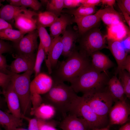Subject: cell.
I'll return each instance as SVG.
<instances>
[{
	"label": "cell",
	"instance_id": "1",
	"mask_svg": "<svg viewBox=\"0 0 130 130\" xmlns=\"http://www.w3.org/2000/svg\"><path fill=\"white\" fill-rule=\"evenodd\" d=\"M52 86L45 96L47 104L53 106L64 118L69 112L71 104L78 96L71 86L54 78Z\"/></svg>",
	"mask_w": 130,
	"mask_h": 130
},
{
	"label": "cell",
	"instance_id": "2",
	"mask_svg": "<svg viewBox=\"0 0 130 130\" xmlns=\"http://www.w3.org/2000/svg\"><path fill=\"white\" fill-rule=\"evenodd\" d=\"M109 80L106 72H100L93 68L91 64L70 83L76 93L83 94L104 89Z\"/></svg>",
	"mask_w": 130,
	"mask_h": 130
},
{
	"label": "cell",
	"instance_id": "3",
	"mask_svg": "<svg viewBox=\"0 0 130 130\" xmlns=\"http://www.w3.org/2000/svg\"><path fill=\"white\" fill-rule=\"evenodd\" d=\"M62 61L56 71L54 78L70 82L90 64L88 58L76 49Z\"/></svg>",
	"mask_w": 130,
	"mask_h": 130
},
{
	"label": "cell",
	"instance_id": "4",
	"mask_svg": "<svg viewBox=\"0 0 130 130\" xmlns=\"http://www.w3.org/2000/svg\"><path fill=\"white\" fill-rule=\"evenodd\" d=\"M33 70H29L22 74L11 72L10 82L20 101L22 114L25 116L31 106L30 87V78Z\"/></svg>",
	"mask_w": 130,
	"mask_h": 130
},
{
	"label": "cell",
	"instance_id": "5",
	"mask_svg": "<svg viewBox=\"0 0 130 130\" xmlns=\"http://www.w3.org/2000/svg\"><path fill=\"white\" fill-rule=\"evenodd\" d=\"M82 97L97 115L107 121L114 102L107 90L87 92Z\"/></svg>",
	"mask_w": 130,
	"mask_h": 130
},
{
	"label": "cell",
	"instance_id": "6",
	"mask_svg": "<svg viewBox=\"0 0 130 130\" xmlns=\"http://www.w3.org/2000/svg\"><path fill=\"white\" fill-rule=\"evenodd\" d=\"M68 113L84 119L88 123L91 130L106 126L107 121L97 115L82 97L78 96L74 99Z\"/></svg>",
	"mask_w": 130,
	"mask_h": 130
},
{
	"label": "cell",
	"instance_id": "7",
	"mask_svg": "<svg viewBox=\"0 0 130 130\" xmlns=\"http://www.w3.org/2000/svg\"><path fill=\"white\" fill-rule=\"evenodd\" d=\"M81 35L79 52L87 58L94 52L107 47L106 45V35L96 27Z\"/></svg>",
	"mask_w": 130,
	"mask_h": 130
},
{
	"label": "cell",
	"instance_id": "8",
	"mask_svg": "<svg viewBox=\"0 0 130 130\" xmlns=\"http://www.w3.org/2000/svg\"><path fill=\"white\" fill-rule=\"evenodd\" d=\"M109 113L110 124H123L129 120L130 108L126 99L117 101Z\"/></svg>",
	"mask_w": 130,
	"mask_h": 130
},
{
	"label": "cell",
	"instance_id": "9",
	"mask_svg": "<svg viewBox=\"0 0 130 130\" xmlns=\"http://www.w3.org/2000/svg\"><path fill=\"white\" fill-rule=\"evenodd\" d=\"M36 55L34 53L25 54L18 53L15 59L9 66L11 72L18 74L33 69Z\"/></svg>",
	"mask_w": 130,
	"mask_h": 130
},
{
	"label": "cell",
	"instance_id": "10",
	"mask_svg": "<svg viewBox=\"0 0 130 130\" xmlns=\"http://www.w3.org/2000/svg\"><path fill=\"white\" fill-rule=\"evenodd\" d=\"M37 15V13L30 10L19 14L14 19L15 26L25 34L37 29V20L33 17Z\"/></svg>",
	"mask_w": 130,
	"mask_h": 130
},
{
	"label": "cell",
	"instance_id": "11",
	"mask_svg": "<svg viewBox=\"0 0 130 130\" xmlns=\"http://www.w3.org/2000/svg\"><path fill=\"white\" fill-rule=\"evenodd\" d=\"M38 35L37 29L30 32L15 43L18 53L25 54L34 53L38 47L37 39Z\"/></svg>",
	"mask_w": 130,
	"mask_h": 130
},
{
	"label": "cell",
	"instance_id": "12",
	"mask_svg": "<svg viewBox=\"0 0 130 130\" xmlns=\"http://www.w3.org/2000/svg\"><path fill=\"white\" fill-rule=\"evenodd\" d=\"M53 79L51 76L43 73H40L31 82V95L34 93L45 94L51 88Z\"/></svg>",
	"mask_w": 130,
	"mask_h": 130
},
{
	"label": "cell",
	"instance_id": "13",
	"mask_svg": "<svg viewBox=\"0 0 130 130\" xmlns=\"http://www.w3.org/2000/svg\"><path fill=\"white\" fill-rule=\"evenodd\" d=\"M9 110L11 114L18 118H23L19 97L10 82L6 88L3 90Z\"/></svg>",
	"mask_w": 130,
	"mask_h": 130
},
{
	"label": "cell",
	"instance_id": "14",
	"mask_svg": "<svg viewBox=\"0 0 130 130\" xmlns=\"http://www.w3.org/2000/svg\"><path fill=\"white\" fill-rule=\"evenodd\" d=\"M63 50L61 36L53 38L49 49L47 59L45 62L49 74L52 73V69L57 65L59 58L62 55Z\"/></svg>",
	"mask_w": 130,
	"mask_h": 130
},
{
	"label": "cell",
	"instance_id": "15",
	"mask_svg": "<svg viewBox=\"0 0 130 130\" xmlns=\"http://www.w3.org/2000/svg\"><path fill=\"white\" fill-rule=\"evenodd\" d=\"M108 44L107 48L110 51L117 63L116 73L118 74L119 76L124 70L123 65L127 53L120 41L108 40Z\"/></svg>",
	"mask_w": 130,
	"mask_h": 130
},
{
	"label": "cell",
	"instance_id": "16",
	"mask_svg": "<svg viewBox=\"0 0 130 130\" xmlns=\"http://www.w3.org/2000/svg\"><path fill=\"white\" fill-rule=\"evenodd\" d=\"M59 127L62 130H91L84 119L70 114L64 118Z\"/></svg>",
	"mask_w": 130,
	"mask_h": 130
},
{
	"label": "cell",
	"instance_id": "17",
	"mask_svg": "<svg viewBox=\"0 0 130 130\" xmlns=\"http://www.w3.org/2000/svg\"><path fill=\"white\" fill-rule=\"evenodd\" d=\"M74 16L73 22L77 24L79 34L81 35L96 27L101 20L96 13L86 16Z\"/></svg>",
	"mask_w": 130,
	"mask_h": 130
},
{
	"label": "cell",
	"instance_id": "18",
	"mask_svg": "<svg viewBox=\"0 0 130 130\" xmlns=\"http://www.w3.org/2000/svg\"><path fill=\"white\" fill-rule=\"evenodd\" d=\"M73 22V18L70 14H61L49 27L50 36L53 38L60 36L65 31L67 27Z\"/></svg>",
	"mask_w": 130,
	"mask_h": 130
},
{
	"label": "cell",
	"instance_id": "19",
	"mask_svg": "<svg viewBox=\"0 0 130 130\" xmlns=\"http://www.w3.org/2000/svg\"><path fill=\"white\" fill-rule=\"evenodd\" d=\"M61 37L63 50L62 55L67 57L76 49L75 43L78 34L71 28L66 29Z\"/></svg>",
	"mask_w": 130,
	"mask_h": 130
},
{
	"label": "cell",
	"instance_id": "20",
	"mask_svg": "<svg viewBox=\"0 0 130 130\" xmlns=\"http://www.w3.org/2000/svg\"><path fill=\"white\" fill-rule=\"evenodd\" d=\"M92 66L100 72H106L108 69L112 67L114 64L106 55L99 51L93 53L91 55Z\"/></svg>",
	"mask_w": 130,
	"mask_h": 130
},
{
	"label": "cell",
	"instance_id": "21",
	"mask_svg": "<svg viewBox=\"0 0 130 130\" xmlns=\"http://www.w3.org/2000/svg\"><path fill=\"white\" fill-rule=\"evenodd\" d=\"M106 38L108 40L121 41L130 33L124 22H120L107 26Z\"/></svg>",
	"mask_w": 130,
	"mask_h": 130
},
{
	"label": "cell",
	"instance_id": "22",
	"mask_svg": "<svg viewBox=\"0 0 130 130\" xmlns=\"http://www.w3.org/2000/svg\"><path fill=\"white\" fill-rule=\"evenodd\" d=\"M96 13L107 26L120 22H123L122 16L115 10L113 7L100 9Z\"/></svg>",
	"mask_w": 130,
	"mask_h": 130
},
{
	"label": "cell",
	"instance_id": "23",
	"mask_svg": "<svg viewBox=\"0 0 130 130\" xmlns=\"http://www.w3.org/2000/svg\"><path fill=\"white\" fill-rule=\"evenodd\" d=\"M107 90L115 102L126 99L124 89L119 79L116 75L110 79L107 84Z\"/></svg>",
	"mask_w": 130,
	"mask_h": 130
},
{
	"label": "cell",
	"instance_id": "24",
	"mask_svg": "<svg viewBox=\"0 0 130 130\" xmlns=\"http://www.w3.org/2000/svg\"><path fill=\"white\" fill-rule=\"evenodd\" d=\"M23 124L21 118L2 111L0 108V125L5 130H15Z\"/></svg>",
	"mask_w": 130,
	"mask_h": 130
},
{
	"label": "cell",
	"instance_id": "25",
	"mask_svg": "<svg viewBox=\"0 0 130 130\" xmlns=\"http://www.w3.org/2000/svg\"><path fill=\"white\" fill-rule=\"evenodd\" d=\"M30 11L23 6L15 7L9 4L2 5L0 8V18L8 22L14 19L19 14Z\"/></svg>",
	"mask_w": 130,
	"mask_h": 130
},
{
	"label": "cell",
	"instance_id": "26",
	"mask_svg": "<svg viewBox=\"0 0 130 130\" xmlns=\"http://www.w3.org/2000/svg\"><path fill=\"white\" fill-rule=\"evenodd\" d=\"M56 111L54 108L51 105L42 103L34 110L32 115H34L38 119L45 120L53 117Z\"/></svg>",
	"mask_w": 130,
	"mask_h": 130
},
{
	"label": "cell",
	"instance_id": "27",
	"mask_svg": "<svg viewBox=\"0 0 130 130\" xmlns=\"http://www.w3.org/2000/svg\"><path fill=\"white\" fill-rule=\"evenodd\" d=\"M40 42L43 47L46 53L45 62L46 60L48 55L49 49L52 39L51 38L45 28L37 23V28Z\"/></svg>",
	"mask_w": 130,
	"mask_h": 130
},
{
	"label": "cell",
	"instance_id": "28",
	"mask_svg": "<svg viewBox=\"0 0 130 130\" xmlns=\"http://www.w3.org/2000/svg\"><path fill=\"white\" fill-rule=\"evenodd\" d=\"M25 34L19 30L7 28L0 30V39L10 40L16 43Z\"/></svg>",
	"mask_w": 130,
	"mask_h": 130
},
{
	"label": "cell",
	"instance_id": "29",
	"mask_svg": "<svg viewBox=\"0 0 130 130\" xmlns=\"http://www.w3.org/2000/svg\"><path fill=\"white\" fill-rule=\"evenodd\" d=\"M37 16V23L45 28L50 27L58 17L47 11L40 12Z\"/></svg>",
	"mask_w": 130,
	"mask_h": 130
},
{
	"label": "cell",
	"instance_id": "30",
	"mask_svg": "<svg viewBox=\"0 0 130 130\" xmlns=\"http://www.w3.org/2000/svg\"><path fill=\"white\" fill-rule=\"evenodd\" d=\"M95 12V6L81 5L76 9L63 10L62 12L74 16H84L93 14Z\"/></svg>",
	"mask_w": 130,
	"mask_h": 130
},
{
	"label": "cell",
	"instance_id": "31",
	"mask_svg": "<svg viewBox=\"0 0 130 130\" xmlns=\"http://www.w3.org/2000/svg\"><path fill=\"white\" fill-rule=\"evenodd\" d=\"M64 0H48L46 4V11L50 12L58 16L64 8Z\"/></svg>",
	"mask_w": 130,
	"mask_h": 130
},
{
	"label": "cell",
	"instance_id": "32",
	"mask_svg": "<svg viewBox=\"0 0 130 130\" xmlns=\"http://www.w3.org/2000/svg\"><path fill=\"white\" fill-rule=\"evenodd\" d=\"M46 57L44 49L40 42L38 47V50L35 59L33 68L35 77L40 73L42 64Z\"/></svg>",
	"mask_w": 130,
	"mask_h": 130
},
{
	"label": "cell",
	"instance_id": "33",
	"mask_svg": "<svg viewBox=\"0 0 130 130\" xmlns=\"http://www.w3.org/2000/svg\"><path fill=\"white\" fill-rule=\"evenodd\" d=\"M119 79L124 89V94L129 99L130 98V73L124 70L119 76Z\"/></svg>",
	"mask_w": 130,
	"mask_h": 130
},
{
	"label": "cell",
	"instance_id": "34",
	"mask_svg": "<svg viewBox=\"0 0 130 130\" xmlns=\"http://www.w3.org/2000/svg\"><path fill=\"white\" fill-rule=\"evenodd\" d=\"M21 6L30 7L35 11L39 10L42 5L37 0H21Z\"/></svg>",
	"mask_w": 130,
	"mask_h": 130
},
{
	"label": "cell",
	"instance_id": "35",
	"mask_svg": "<svg viewBox=\"0 0 130 130\" xmlns=\"http://www.w3.org/2000/svg\"><path fill=\"white\" fill-rule=\"evenodd\" d=\"M31 100L32 105L30 113L32 114L34 110L42 104V98L40 95L34 93L31 95Z\"/></svg>",
	"mask_w": 130,
	"mask_h": 130
},
{
	"label": "cell",
	"instance_id": "36",
	"mask_svg": "<svg viewBox=\"0 0 130 130\" xmlns=\"http://www.w3.org/2000/svg\"><path fill=\"white\" fill-rule=\"evenodd\" d=\"M11 74H6L0 71V87L5 90L10 82Z\"/></svg>",
	"mask_w": 130,
	"mask_h": 130
},
{
	"label": "cell",
	"instance_id": "37",
	"mask_svg": "<svg viewBox=\"0 0 130 130\" xmlns=\"http://www.w3.org/2000/svg\"><path fill=\"white\" fill-rule=\"evenodd\" d=\"M5 57L0 53V71L6 74H10L11 72L9 69Z\"/></svg>",
	"mask_w": 130,
	"mask_h": 130
},
{
	"label": "cell",
	"instance_id": "38",
	"mask_svg": "<svg viewBox=\"0 0 130 130\" xmlns=\"http://www.w3.org/2000/svg\"><path fill=\"white\" fill-rule=\"evenodd\" d=\"M82 0H64V8L73 9L81 5Z\"/></svg>",
	"mask_w": 130,
	"mask_h": 130
},
{
	"label": "cell",
	"instance_id": "39",
	"mask_svg": "<svg viewBox=\"0 0 130 130\" xmlns=\"http://www.w3.org/2000/svg\"><path fill=\"white\" fill-rule=\"evenodd\" d=\"M38 119L39 130H58L52 124L48 123L45 120Z\"/></svg>",
	"mask_w": 130,
	"mask_h": 130
},
{
	"label": "cell",
	"instance_id": "40",
	"mask_svg": "<svg viewBox=\"0 0 130 130\" xmlns=\"http://www.w3.org/2000/svg\"><path fill=\"white\" fill-rule=\"evenodd\" d=\"M23 118L27 119L28 121V130H39L38 118L29 119L25 116Z\"/></svg>",
	"mask_w": 130,
	"mask_h": 130
},
{
	"label": "cell",
	"instance_id": "41",
	"mask_svg": "<svg viewBox=\"0 0 130 130\" xmlns=\"http://www.w3.org/2000/svg\"><path fill=\"white\" fill-rule=\"evenodd\" d=\"M117 1L118 6L122 7L130 15V0H120Z\"/></svg>",
	"mask_w": 130,
	"mask_h": 130
},
{
	"label": "cell",
	"instance_id": "42",
	"mask_svg": "<svg viewBox=\"0 0 130 130\" xmlns=\"http://www.w3.org/2000/svg\"><path fill=\"white\" fill-rule=\"evenodd\" d=\"M10 45L2 40L0 39V53L2 54L9 52L11 50Z\"/></svg>",
	"mask_w": 130,
	"mask_h": 130
},
{
	"label": "cell",
	"instance_id": "43",
	"mask_svg": "<svg viewBox=\"0 0 130 130\" xmlns=\"http://www.w3.org/2000/svg\"><path fill=\"white\" fill-rule=\"evenodd\" d=\"M126 52L128 53L130 50V33L122 40L120 41Z\"/></svg>",
	"mask_w": 130,
	"mask_h": 130
},
{
	"label": "cell",
	"instance_id": "44",
	"mask_svg": "<svg viewBox=\"0 0 130 130\" xmlns=\"http://www.w3.org/2000/svg\"><path fill=\"white\" fill-rule=\"evenodd\" d=\"M101 2V0H82L81 5L89 6H95Z\"/></svg>",
	"mask_w": 130,
	"mask_h": 130
},
{
	"label": "cell",
	"instance_id": "45",
	"mask_svg": "<svg viewBox=\"0 0 130 130\" xmlns=\"http://www.w3.org/2000/svg\"><path fill=\"white\" fill-rule=\"evenodd\" d=\"M123 69L130 73V56L127 55L124 61Z\"/></svg>",
	"mask_w": 130,
	"mask_h": 130
},
{
	"label": "cell",
	"instance_id": "46",
	"mask_svg": "<svg viewBox=\"0 0 130 130\" xmlns=\"http://www.w3.org/2000/svg\"><path fill=\"white\" fill-rule=\"evenodd\" d=\"M7 28H13L10 23L0 18V30Z\"/></svg>",
	"mask_w": 130,
	"mask_h": 130
},
{
	"label": "cell",
	"instance_id": "47",
	"mask_svg": "<svg viewBox=\"0 0 130 130\" xmlns=\"http://www.w3.org/2000/svg\"><path fill=\"white\" fill-rule=\"evenodd\" d=\"M12 6L17 7L21 6V0H6Z\"/></svg>",
	"mask_w": 130,
	"mask_h": 130
},
{
	"label": "cell",
	"instance_id": "48",
	"mask_svg": "<svg viewBox=\"0 0 130 130\" xmlns=\"http://www.w3.org/2000/svg\"><path fill=\"white\" fill-rule=\"evenodd\" d=\"M116 0H101V2L103 5H107L108 7H113Z\"/></svg>",
	"mask_w": 130,
	"mask_h": 130
},
{
	"label": "cell",
	"instance_id": "49",
	"mask_svg": "<svg viewBox=\"0 0 130 130\" xmlns=\"http://www.w3.org/2000/svg\"><path fill=\"white\" fill-rule=\"evenodd\" d=\"M118 130H130V122L127 123L121 126Z\"/></svg>",
	"mask_w": 130,
	"mask_h": 130
},
{
	"label": "cell",
	"instance_id": "50",
	"mask_svg": "<svg viewBox=\"0 0 130 130\" xmlns=\"http://www.w3.org/2000/svg\"><path fill=\"white\" fill-rule=\"evenodd\" d=\"M109 126L107 125V126L102 128H97L94 129L92 130H109Z\"/></svg>",
	"mask_w": 130,
	"mask_h": 130
},
{
	"label": "cell",
	"instance_id": "51",
	"mask_svg": "<svg viewBox=\"0 0 130 130\" xmlns=\"http://www.w3.org/2000/svg\"><path fill=\"white\" fill-rule=\"evenodd\" d=\"M15 130H28L23 128L18 127L16 128Z\"/></svg>",
	"mask_w": 130,
	"mask_h": 130
},
{
	"label": "cell",
	"instance_id": "52",
	"mask_svg": "<svg viewBox=\"0 0 130 130\" xmlns=\"http://www.w3.org/2000/svg\"><path fill=\"white\" fill-rule=\"evenodd\" d=\"M2 105V101L0 95V108H1Z\"/></svg>",
	"mask_w": 130,
	"mask_h": 130
},
{
	"label": "cell",
	"instance_id": "53",
	"mask_svg": "<svg viewBox=\"0 0 130 130\" xmlns=\"http://www.w3.org/2000/svg\"><path fill=\"white\" fill-rule=\"evenodd\" d=\"M4 1V0H0V8L1 6V2Z\"/></svg>",
	"mask_w": 130,
	"mask_h": 130
},
{
	"label": "cell",
	"instance_id": "54",
	"mask_svg": "<svg viewBox=\"0 0 130 130\" xmlns=\"http://www.w3.org/2000/svg\"><path fill=\"white\" fill-rule=\"evenodd\" d=\"M2 94V91H1L0 88V95L1 94Z\"/></svg>",
	"mask_w": 130,
	"mask_h": 130
},
{
	"label": "cell",
	"instance_id": "55",
	"mask_svg": "<svg viewBox=\"0 0 130 130\" xmlns=\"http://www.w3.org/2000/svg\"><path fill=\"white\" fill-rule=\"evenodd\" d=\"M0 130H2L1 129L0 127Z\"/></svg>",
	"mask_w": 130,
	"mask_h": 130
}]
</instances>
